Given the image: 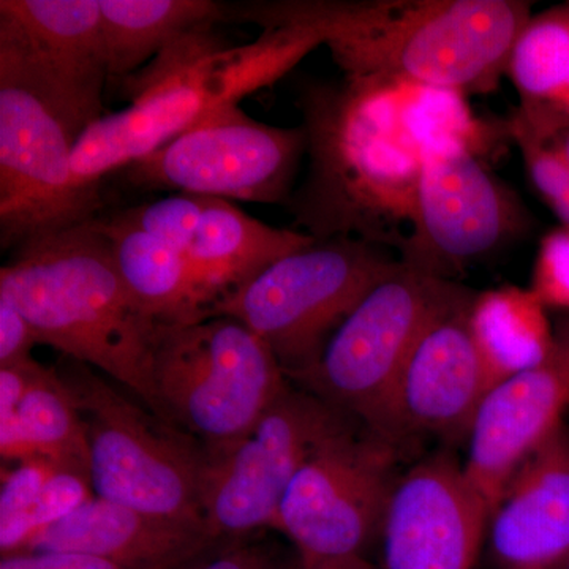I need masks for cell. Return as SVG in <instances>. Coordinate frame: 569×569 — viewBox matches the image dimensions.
I'll return each mask as SVG.
<instances>
[{"instance_id":"6da1fadb","label":"cell","mask_w":569,"mask_h":569,"mask_svg":"<svg viewBox=\"0 0 569 569\" xmlns=\"http://www.w3.org/2000/svg\"><path fill=\"white\" fill-rule=\"evenodd\" d=\"M522 0H257L223 3L224 21L306 28L343 77L452 96L496 91L530 20Z\"/></svg>"},{"instance_id":"7a4b0ae2","label":"cell","mask_w":569,"mask_h":569,"mask_svg":"<svg viewBox=\"0 0 569 569\" xmlns=\"http://www.w3.org/2000/svg\"><path fill=\"white\" fill-rule=\"evenodd\" d=\"M407 86L309 81L298 93L309 168L284 208L316 239L351 236L397 249L413 219L421 144Z\"/></svg>"},{"instance_id":"3957f363","label":"cell","mask_w":569,"mask_h":569,"mask_svg":"<svg viewBox=\"0 0 569 569\" xmlns=\"http://www.w3.org/2000/svg\"><path fill=\"white\" fill-rule=\"evenodd\" d=\"M323 44L306 28L263 29L247 44H228L216 24H203L168 43L151 62L122 78L130 104L92 123L73 153L82 192L100 194L107 176L173 141L269 88Z\"/></svg>"},{"instance_id":"277c9868","label":"cell","mask_w":569,"mask_h":569,"mask_svg":"<svg viewBox=\"0 0 569 569\" xmlns=\"http://www.w3.org/2000/svg\"><path fill=\"white\" fill-rule=\"evenodd\" d=\"M0 295L24 313L39 346L110 377L160 417L152 381L160 323L123 282L99 217L11 250Z\"/></svg>"},{"instance_id":"5b68a950","label":"cell","mask_w":569,"mask_h":569,"mask_svg":"<svg viewBox=\"0 0 569 569\" xmlns=\"http://www.w3.org/2000/svg\"><path fill=\"white\" fill-rule=\"evenodd\" d=\"M0 31V246L24 242L99 217L102 197L82 192L73 153L102 118Z\"/></svg>"},{"instance_id":"8992f818","label":"cell","mask_w":569,"mask_h":569,"mask_svg":"<svg viewBox=\"0 0 569 569\" xmlns=\"http://www.w3.org/2000/svg\"><path fill=\"white\" fill-rule=\"evenodd\" d=\"M54 367L86 426L96 497L206 527L203 445L112 388L92 367L66 356Z\"/></svg>"},{"instance_id":"52a82bcc","label":"cell","mask_w":569,"mask_h":569,"mask_svg":"<svg viewBox=\"0 0 569 569\" xmlns=\"http://www.w3.org/2000/svg\"><path fill=\"white\" fill-rule=\"evenodd\" d=\"M159 415L217 458L244 440L288 383L271 348L230 317L159 325L152 351Z\"/></svg>"},{"instance_id":"ba28073f","label":"cell","mask_w":569,"mask_h":569,"mask_svg":"<svg viewBox=\"0 0 569 569\" xmlns=\"http://www.w3.org/2000/svg\"><path fill=\"white\" fill-rule=\"evenodd\" d=\"M397 264L389 247L366 239H317L224 296L203 318L241 321L290 380L316 365L337 328Z\"/></svg>"},{"instance_id":"9c48e42d","label":"cell","mask_w":569,"mask_h":569,"mask_svg":"<svg viewBox=\"0 0 569 569\" xmlns=\"http://www.w3.org/2000/svg\"><path fill=\"white\" fill-rule=\"evenodd\" d=\"M466 126H437L421 144L410 231L399 260L451 280L468 266L529 234L533 219L519 194L486 167Z\"/></svg>"},{"instance_id":"30bf717a","label":"cell","mask_w":569,"mask_h":569,"mask_svg":"<svg viewBox=\"0 0 569 569\" xmlns=\"http://www.w3.org/2000/svg\"><path fill=\"white\" fill-rule=\"evenodd\" d=\"M466 287L399 260L337 328L316 365L291 383L373 432L400 367L433 317Z\"/></svg>"},{"instance_id":"8fae6325","label":"cell","mask_w":569,"mask_h":569,"mask_svg":"<svg viewBox=\"0 0 569 569\" xmlns=\"http://www.w3.org/2000/svg\"><path fill=\"white\" fill-rule=\"evenodd\" d=\"M306 153L305 127L269 126L234 107L121 171L137 189L284 206Z\"/></svg>"},{"instance_id":"7c38bea8","label":"cell","mask_w":569,"mask_h":569,"mask_svg":"<svg viewBox=\"0 0 569 569\" xmlns=\"http://www.w3.org/2000/svg\"><path fill=\"white\" fill-rule=\"evenodd\" d=\"M397 449L359 425L328 438L288 486L274 529L306 560L365 557L397 481Z\"/></svg>"},{"instance_id":"4fadbf2b","label":"cell","mask_w":569,"mask_h":569,"mask_svg":"<svg viewBox=\"0 0 569 569\" xmlns=\"http://www.w3.org/2000/svg\"><path fill=\"white\" fill-rule=\"evenodd\" d=\"M353 425L355 419L288 380L244 440L209 458L203 508L212 538L274 529L299 468L328 438Z\"/></svg>"},{"instance_id":"5bb4252c","label":"cell","mask_w":569,"mask_h":569,"mask_svg":"<svg viewBox=\"0 0 569 569\" xmlns=\"http://www.w3.org/2000/svg\"><path fill=\"white\" fill-rule=\"evenodd\" d=\"M473 291L445 306L418 337L381 408L373 436L400 451L418 438L468 440L490 383L468 329Z\"/></svg>"},{"instance_id":"9a60e30c","label":"cell","mask_w":569,"mask_h":569,"mask_svg":"<svg viewBox=\"0 0 569 569\" xmlns=\"http://www.w3.org/2000/svg\"><path fill=\"white\" fill-rule=\"evenodd\" d=\"M489 508L449 452L397 478L381 520L387 569H475Z\"/></svg>"},{"instance_id":"2e32d148","label":"cell","mask_w":569,"mask_h":569,"mask_svg":"<svg viewBox=\"0 0 569 569\" xmlns=\"http://www.w3.org/2000/svg\"><path fill=\"white\" fill-rule=\"evenodd\" d=\"M568 408L569 313H559L548 356L497 385L468 436L463 467L490 515L520 463L565 425Z\"/></svg>"},{"instance_id":"e0dca14e","label":"cell","mask_w":569,"mask_h":569,"mask_svg":"<svg viewBox=\"0 0 569 569\" xmlns=\"http://www.w3.org/2000/svg\"><path fill=\"white\" fill-rule=\"evenodd\" d=\"M490 550L501 569H560L569 556V429L520 463L493 508Z\"/></svg>"},{"instance_id":"ac0fdd59","label":"cell","mask_w":569,"mask_h":569,"mask_svg":"<svg viewBox=\"0 0 569 569\" xmlns=\"http://www.w3.org/2000/svg\"><path fill=\"white\" fill-rule=\"evenodd\" d=\"M213 542L204 526L156 518L93 497L41 531L24 552L86 553L133 569H183Z\"/></svg>"},{"instance_id":"d6986e66","label":"cell","mask_w":569,"mask_h":569,"mask_svg":"<svg viewBox=\"0 0 569 569\" xmlns=\"http://www.w3.org/2000/svg\"><path fill=\"white\" fill-rule=\"evenodd\" d=\"M0 29L59 84L103 110L110 74L100 0H2Z\"/></svg>"},{"instance_id":"ffe728a7","label":"cell","mask_w":569,"mask_h":569,"mask_svg":"<svg viewBox=\"0 0 569 569\" xmlns=\"http://www.w3.org/2000/svg\"><path fill=\"white\" fill-rule=\"evenodd\" d=\"M316 241L305 231L266 224L231 201L206 198L200 227L187 254L200 320L224 296Z\"/></svg>"},{"instance_id":"44dd1931","label":"cell","mask_w":569,"mask_h":569,"mask_svg":"<svg viewBox=\"0 0 569 569\" xmlns=\"http://www.w3.org/2000/svg\"><path fill=\"white\" fill-rule=\"evenodd\" d=\"M468 329L488 373L490 391L548 356L553 321L530 288L505 284L475 293Z\"/></svg>"},{"instance_id":"7402d4cb","label":"cell","mask_w":569,"mask_h":569,"mask_svg":"<svg viewBox=\"0 0 569 569\" xmlns=\"http://www.w3.org/2000/svg\"><path fill=\"white\" fill-rule=\"evenodd\" d=\"M116 266L138 305L162 325L200 320L186 254L163 244L121 217H100Z\"/></svg>"},{"instance_id":"603a6c76","label":"cell","mask_w":569,"mask_h":569,"mask_svg":"<svg viewBox=\"0 0 569 569\" xmlns=\"http://www.w3.org/2000/svg\"><path fill=\"white\" fill-rule=\"evenodd\" d=\"M110 81L142 69L182 33L224 21L223 2L212 0H100Z\"/></svg>"},{"instance_id":"cb8c5ba5","label":"cell","mask_w":569,"mask_h":569,"mask_svg":"<svg viewBox=\"0 0 569 569\" xmlns=\"http://www.w3.org/2000/svg\"><path fill=\"white\" fill-rule=\"evenodd\" d=\"M519 110L548 114L559 107L569 81V3L531 14L507 66Z\"/></svg>"},{"instance_id":"d4e9b609","label":"cell","mask_w":569,"mask_h":569,"mask_svg":"<svg viewBox=\"0 0 569 569\" xmlns=\"http://www.w3.org/2000/svg\"><path fill=\"white\" fill-rule=\"evenodd\" d=\"M17 418L36 458L58 468L89 473L86 426L54 366L33 362L31 381Z\"/></svg>"},{"instance_id":"484cf974","label":"cell","mask_w":569,"mask_h":569,"mask_svg":"<svg viewBox=\"0 0 569 569\" xmlns=\"http://www.w3.org/2000/svg\"><path fill=\"white\" fill-rule=\"evenodd\" d=\"M508 123L531 186L560 224L569 227V122L516 108Z\"/></svg>"},{"instance_id":"4316f807","label":"cell","mask_w":569,"mask_h":569,"mask_svg":"<svg viewBox=\"0 0 569 569\" xmlns=\"http://www.w3.org/2000/svg\"><path fill=\"white\" fill-rule=\"evenodd\" d=\"M93 497L91 475L74 468H56L31 511L0 527L2 557L24 552L41 531L69 518Z\"/></svg>"},{"instance_id":"83f0119b","label":"cell","mask_w":569,"mask_h":569,"mask_svg":"<svg viewBox=\"0 0 569 569\" xmlns=\"http://www.w3.org/2000/svg\"><path fill=\"white\" fill-rule=\"evenodd\" d=\"M204 204L206 197L178 193L114 213L187 257L200 227Z\"/></svg>"},{"instance_id":"f1b7e54d","label":"cell","mask_w":569,"mask_h":569,"mask_svg":"<svg viewBox=\"0 0 569 569\" xmlns=\"http://www.w3.org/2000/svg\"><path fill=\"white\" fill-rule=\"evenodd\" d=\"M529 288L548 312L569 313V227L542 236Z\"/></svg>"},{"instance_id":"f546056e","label":"cell","mask_w":569,"mask_h":569,"mask_svg":"<svg viewBox=\"0 0 569 569\" xmlns=\"http://www.w3.org/2000/svg\"><path fill=\"white\" fill-rule=\"evenodd\" d=\"M56 468L48 460L37 458L18 463L7 473L2 470L0 527L24 518L31 511Z\"/></svg>"},{"instance_id":"4dcf8cb0","label":"cell","mask_w":569,"mask_h":569,"mask_svg":"<svg viewBox=\"0 0 569 569\" xmlns=\"http://www.w3.org/2000/svg\"><path fill=\"white\" fill-rule=\"evenodd\" d=\"M37 343L31 325L9 296L0 295V367L31 361Z\"/></svg>"},{"instance_id":"1f68e13d","label":"cell","mask_w":569,"mask_h":569,"mask_svg":"<svg viewBox=\"0 0 569 569\" xmlns=\"http://www.w3.org/2000/svg\"><path fill=\"white\" fill-rule=\"evenodd\" d=\"M0 569H133L74 552H21L2 557Z\"/></svg>"},{"instance_id":"d6a6232c","label":"cell","mask_w":569,"mask_h":569,"mask_svg":"<svg viewBox=\"0 0 569 569\" xmlns=\"http://www.w3.org/2000/svg\"><path fill=\"white\" fill-rule=\"evenodd\" d=\"M186 569H272L269 557L258 546H231L219 556L203 563H192Z\"/></svg>"},{"instance_id":"836d02e7","label":"cell","mask_w":569,"mask_h":569,"mask_svg":"<svg viewBox=\"0 0 569 569\" xmlns=\"http://www.w3.org/2000/svg\"><path fill=\"white\" fill-rule=\"evenodd\" d=\"M293 569H373L366 557H350L339 560H306L298 557Z\"/></svg>"},{"instance_id":"e575fe53","label":"cell","mask_w":569,"mask_h":569,"mask_svg":"<svg viewBox=\"0 0 569 569\" xmlns=\"http://www.w3.org/2000/svg\"><path fill=\"white\" fill-rule=\"evenodd\" d=\"M529 114H537V112H529ZM538 116H549V118H556L560 119V121L569 122V81L567 84V89H565L563 96H561L559 107L556 108V111L548 112V114Z\"/></svg>"},{"instance_id":"d590c367","label":"cell","mask_w":569,"mask_h":569,"mask_svg":"<svg viewBox=\"0 0 569 569\" xmlns=\"http://www.w3.org/2000/svg\"><path fill=\"white\" fill-rule=\"evenodd\" d=\"M560 569H569V556H568V559L565 560V563L561 565V568Z\"/></svg>"}]
</instances>
